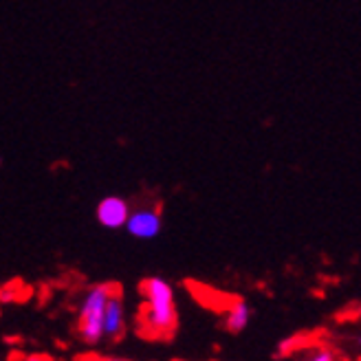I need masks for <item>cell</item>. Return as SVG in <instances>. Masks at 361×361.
Masks as SVG:
<instances>
[{
	"label": "cell",
	"mask_w": 361,
	"mask_h": 361,
	"mask_svg": "<svg viewBox=\"0 0 361 361\" xmlns=\"http://www.w3.org/2000/svg\"><path fill=\"white\" fill-rule=\"evenodd\" d=\"M130 205L128 201H123L121 196H106L97 203L95 216H97V223L106 229H119L128 225L130 219Z\"/></svg>",
	"instance_id": "3957f363"
},
{
	"label": "cell",
	"mask_w": 361,
	"mask_h": 361,
	"mask_svg": "<svg viewBox=\"0 0 361 361\" xmlns=\"http://www.w3.org/2000/svg\"><path fill=\"white\" fill-rule=\"evenodd\" d=\"M249 319H251L249 304L240 298H233V302L227 306V311H225V329L229 333H240L247 329Z\"/></svg>",
	"instance_id": "8992f818"
},
{
	"label": "cell",
	"mask_w": 361,
	"mask_h": 361,
	"mask_svg": "<svg viewBox=\"0 0 361 361\" xmlns=\"http://www.w3.org/2000/svg\"><path fill=\"white\" fill-rule=\"evenodd\" d=\"M97 361H128V359H119V357H99V355H97Z\"/></svg>",
	"instance_id": "9c48e42d"
},
{
	"label": "cell",
	"mask_w": 361,
	"mask_h": 361,
	"mask_svg": "<svg viewBox=\"0 0 361 361\" xmlns=\"http://www.w3.org/2000/svg\"><path fill=\"white\" fill-rule=\"evenodd\" d=\"M117 284L104 282L90 286L82 304H80V313H78V335L86 344H97L104 337V313L108 300L115 293Z\"/></svg>",
	"instance_id": "7a4b0ae2"
},
{
	"label": "cell",
	"mask_w": 361,
	"mask_h": 361,
	"mask_svg": "<svg viewBox=\"0 0 361 361\" xmlns=\"http://www.w3.org/2000/svg\"><path fill=\"white\" fill-rule=\"evenodd\" d=\"M126 231L130 236L139 238V240H150L154 236H159L161 231V214L159 209L152 207H141L137 212L130 214L128 225H126Z\"/></svg>",
	"instance_id": "277c9868"
},
{
	"label": "cell",
	"mask_w": 361,
	"mask_h": 361,
	"mask_svg": "<svg viewBox=\"0 0 361 361\" xmlns=\"http://www.w3.org/2000/svg\"><path fill=\"white\" fill-rule=\"evenodd\" d=\"M141 306L137 313V333L143 339H172L178 326L174 291L168 280L152 276L139 284Z\"/></svg>",
	"instance_id": "6da1fadb"
},
{
	"label": "cell",
	"mask_w": 361,
	"mask_h": 361,
	"mask_svg": "<svg viewBox=\"0 0 361 361\" xmlns=\"http://www.w3.org/2000/svg\"><path fill=\"white\" fill-rule=\"evenodd\" d=\"M304 361H335V353L331 348H315L304 357Z\"/></svg>",
	"instance_id": "52a82bcc"
},
{
	"label": "cell",
	"mask_w": 361,
	"mask_h": 361,
	"mask_svg": "<svg viewBox=\"0 0 361 361\" xmlns=\"http://www.w3.org/2000/svg\"><path fill=\"white\" fill-rule=\"evenodd\" d=\"M25 361H56V359L49 355H42V353H35V355H27Z\"/></svg>",
	"instance_id": "ba28073f"
},
{
	"label": "cell",
	"mask_w": 361,
	"mask_h": 361,
	"mask_svg": "<svg viewBox=\"0 0 361 361\" xmlns=\"http://www.w3.org/2000/svg\"><path fill=\"white\" fill-rule=\"evenodd\" d=\"M357 315H359V317H361V304H359V306H357Z\"/></svg>",
	"instance_id": "8fae6325"
},
{
	"label": "cell",
	"mask_w": 361,
	"mask_h": 361,
	"mask_svg": "<svg viewBox=\"0 0 361 361\" xmlns=\"http://www.w3.org/2000/svg\"><path fill=\"white\" fill-rule=\"evenodd\" d=\"M126 333V315H123V300H121V286L117 284L115 293L108 300L106 313H104V337L108 339H121Z\"/></svg>",
	"instance_id": "5b68a950"
},
{
	"label": "cell",
	"mask_w": 361,
	"mask_h": 361,
	"mask_svg": "<svg viewBox=\"0 0 361 361\" xmlns=\"http://www.w3.org/2000/svg\"><path fill=\"white\" fill-rule=\"evenodd\" d=\"M357 346H359V348H361V335H359V337H357Z\"/></svg>",
	"instance_id": "30bf717a"
}]
</instances>
